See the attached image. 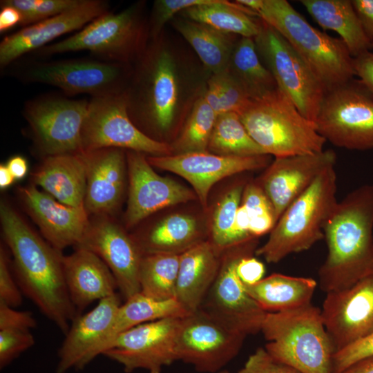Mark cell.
<instances>
[{"instance_id": "cell-1", "label": "cell", "mask_w": 373, "mask_h": 373, "mask_svg": "<svg viewBox=\"0 0 373 373\" xmlns=\"http://www.w3.org/2000/svg\"><path fill=\"white\" fill-rule=\"evenodd\" d=\"M0 221L12 258V268L23 294L66 334L78 313L66 288L64 255L4 201L0 204Z\"/></svg>"}, {"instance_id": "cell-2", "label": "cell", "mask_w": 373, "mask_h": 373, "mask_svg": "<svg viewBox=\"0 0 373 373\" xmlns=\"http://www.w3.org/2000/svg\"><path fill=\"white\" fill-rule=\"evenodd\" d=\"M323 232L327 256L318 271L323 291L348 288L373 271V184L337 202Z\"/></svg>"}, {"instance_id": "cell-3", "label": "cell", "mask_w": 373, "mask_h": 373, "mask_svg": "<svg viewBox=\"0 0 373 373\" xmlns=\"http://www.w3.org/2000/svg\"><path fill=\"white\" fill-rule=\"evenodd\" d=\"M311 68L327 93L353 79V57L341 39L313 27L286 0H260L256 12Z\"/></svg>"}, {"instance_id": "cell-4", "label": "cell", "mask_w": 373, "mask_h": 373, "mask_svg": "<svg viewBox=\"0 0 373 373\" xmlns=\"http://www.w3.org/2000/svg\"><path fill=\"white\" fill-rule=\"evenodd\" d=\"M267 352L300 373H332L336 352L321 309L309 304L267 313L261 331Z\"/></svg>"}, {"instance_id": "cell-5", "label": "cell", "mask_w": 373, "mask_h": 373, "mask_svg": "<svg viewBox=\"0 0 373 373\" xmlns=\"http://www.w3.org/2000/svg\"><path fill=\"white\" fill-rule=\"evenodd\" d=\"M238 115L252 139L275 157L318 153L327 142L278 87L251 97Z\"/></svg>"}, {"instance_id": "cell-6", "label": "cell", "mask_w": 373, "mask_h": 373, "mask_svg": "<svg viewBox=\"0 0 373 373\" xmlns=\"http://www.w3.org/2000/svg\"><path fill=\"white\" fill-rule=\"evenodd\" d=\"M334 167L324 170L283 213L266 242L255 254L277 263L324 238V227L337 200Z\"/></svg>"}, {"instance_id": "cell-7", "label": "cell", "mask_w": 373, "mask_h": 373, "mask_svg": "<svg viewBox=\"0 0 373 373\" xmlns=\"http://www.w3.org/2000/svg\"><path fill=\"white\" fill-rule=\"evenodd\" d=\"M254 39L277 87L305 117L315 123L327 93L322 83L288 41L262 20Z\"/></svg>"}, {"instance_id": "cell-8", "label": "cell", "mask_w": 373, "mask_h": 373, "mask_svg": "<svg viewBox=\"0 0 373 373\" xmlns=\"http://www.w3.org/2000/svg\"><path fill=\"white\" fill-rule=\"evenodd\" d=\"M144 28L137 8L106 12L73 35L37 50L41 55L87 50L110 62H125L142 49Z\"/></svg>"}, {"instance_id": "cell-9", "label": "cell", "mask_w": 373, "mask_h": 373, "mask_svg": "<svg viewBox=\"0 0 373 373\" xmlns=\"http://www.w3.org/2000/svg\"><path fill=\"white\" fill-rule=\"evenodd\" d=\"M319 134L339 148H373V96L358 82L328 91L315 122Z\"/></svg>"}, {"instance_id": "cell-10", "label": "cell", "mask_w": 373, "mask_h": 373, "mask_svg": "<svg viewBox=\"0 0 373 373\" xmlns=\"http://www.w3.org/2000/svg\"><path fill=\"white\" fill-rule=\"evenodd\" d=\"M81 151L127 149L151 156L172 155L171 146L153 139L131 119L124 91L89 101L81 133Z\"/></svg>"}, {"instance_id": "cell-11", "label": "cell", "mask_w": 373, "mask_h": 373, "mask_svg": "<svg viewBox=\"0 0 373 373\" xmlns=\"http://www.w3.org/2000/svg\"><path fill=\"white\" fill-rule=\"evenodd\" d=\"M247 336L199 309L180 318L175 338L178 361L202 373H216L240 351Z\"/></svg>"}, {"instance_id": "cell-12", "label": "cell", "mask_w": 373, "mask_h": 373, "mask_svg": "<svg viewBox=\"0 0 373 373\" xmlns=\"http://www.w3.org/2000/svg\"><path fill=\"white\" fill-rule=\"evenodd\" d=\"M254 239L223 252L217 276L200 307L247 336L261 331L267 314L247 293L236 271L239 260L252 256Z\"/></svg>"}, {"instance_id": "cell-13", "label": "cell", "mask_w": 373, "mask_h": 373, "mask_svg": "<svg viewBox=\"0 0 373 373\" xmlns=\"http://www.w3.org/2000/svg\"><path fill=\"white\" fill-rule=\"evenodd\" d=\"M89 101L46 96L26 103L23 114L45 156L82 151L81 133Z\"/></svg>"}, {"instance_id": "cell-14", "label": "cell", "mask_w": 373, "mask_h": 373, "mask_svg": "<svg viewBox=\"0 0 373 373\" xmlns=\"http://www.w3.org/2000/svg\"><path fill=\"white\" fill-rule=\"evenodd\" d=\"M180 318H166L143 323L119 334L102 355L131 373L143 369L161 373L178 361L175 338Z\"/></svg>"}, {"instance_id": "cell-15", "label": "cell", "mask_w": 373, "mask_h": 373, "mask_svg": "<svg viewBox=\"0 0 373 373\" xmlns=\"http://www.w3.org/2000/svg\"><path fill=\"white\" fill-rule=\"evenodd\" d=\"M120 63L70 59L37 64L26 73L30 82L61 89L67 95L88 94L92 97L122 93Z\"/></svg>"}, {"instance_id": "cell-16", "label": "cell", "mask_w": 373, "mask_h": 373, "mask_svg": "<svg viewBox=\"0 0 373 373\" xmlns=\"http://www.w3.org/2000/svg\"><path fill=\"white\" fill-rule=\"evenodd\" d=\"M144 58L136 95L124 93L128 111H139L156 128L166 131L173 122L178 97L175 63L166 50L151 51Z\"/></svg>"}, {"instance_id": "cell-17", "label": "cell", "mask_w": 373, "mask_h": 373, "mask_svg": "<svg viewBox=\"0 0 373 373\" xmlns=\"http://www.w3.org/2000/svg\"><path fill=\"white\" fill-rule=\"evenodd\" d=\"M321 309L336 352L372 334L373 271L348 288L326 294Z\"/></svg>"}, {"instance_id": "cell-18", "label": "cell", "mask_w": 373, "mask_h": 373, "mask_svg": "<svg viewBox=\"0 0 373 373\" xmlns=\"http://www.w3.org/2000/svg\"><path fill=\"white\" fill-rule=\"evenodd\" d=\"M75 247L99 256L113 274L125 300L140 292L139 270L142 252L135 239L108 216L95 217Z\"/></svg>"}, {"instance_id": "cell-19", "label": "cell", "mask_w": 373, "mask_h": 373, "mask_svg": "<svg viewBox=\"0 0 373 373\" xmlns=\"http://www.w3.org/2000/svg\"><path fill=\"white\" fill-rule=\"evenodd\" d=\"M147 160L152 166L186 180L204 207L211 187L217 182L237 173L266 168L270 164L269 155L224 156L208 151L149 156Z\"/></svg>"}, {"instance_id": "cell-20", "label": "cell", "mask_w": 373, "mask_h": 373, "mask_svg": "<svg viewBox=\"0 0 373 373\" xmlns=\"http://www.w3.org/2000/svg\"><path fill=\"white\" fill-rule=\"evenodd\" d=\"M126 160L129 186L124 219L127 227L167 207L196 198L188 187L158 175L144 153L130 151Z\"/></svg>"}, {"instance_id": "cell-21", "label": "cell", "mask_w": 373, "mask_h": 373, "mask_svg": "<svg viewBox=\"0 0 373 373\" xmlns=\"http://www.w3.org/2000/svg\"><path fill=\"white\" fill-rule=\"evenodd\" d=\"M336 162V154L332 149L275 157L257 182L274 207L276 222L324 170L334 167Z\"/></svg>"}, {"instance_id": "cell-22", "label": "cell", "mask_w": 373, "mask_h": 373, "mask_svg": "<svg viewBox=\"0 0 373 373\" xmlns=\"http://www.w3.org/2000/svg\"><path fill=\"white\" fill-rule=\"evenodd\" d=\"M117 294L99 300L84 314H78L71 322L58 351L56 373L71 369L83 370L101 350L121 305Z\"/></svg>"}, {"instance_id": "cell-23", "label": "cell", "mask_w": 373, "mask_h": 373, "mask_svg": "<svg viewBox=\"0 0 373 373\" xmlns=\"http://www.w3.org/2000/svg\"><path fill=\"white\" fill-rule=\"evenodd\" d=\"M107 12V1L82 0L69 10L4 37L0 43L1 67L9 65L28 52L39 50L61 35L82 29Z\"/></svg>"}, {"instance_id": "cell-24", "label": "cell", "mask_w": 373, "mask_h": 373, "mask_svg": "<svg viewBox=\"0 0 373 373\" xmlns=\"http://www.w3.org/2000/svg\"><path fill=\"white\" fill-rule=\"evenodd\" d=\"M19 193L26 212L53 247L61 251L80 243L90 221L84 207L64 204L34 184L21 187Z\"/></svg>"}, {"instance_id": "cell-25", "label": "cell", "mask_w": 373, "mask_h": 373, "mask_svg": "<svg viewBox=\"0 0 373 373\" xmlns=\"http://www.w3.org/2000/svg\"><path fill=\"white\" fill-rule=\"evenodd\" d=\"M80 152L86 165L84 208L95 217H109L117 209L125 187L127 160L123 149Z\"/></svg>"}, {"instance_id": "cell-26", "label": "cell", "mask_w": 373, "mask_h": 373, "mask_svg": "<svg viewBox=\"0 0 373 373\" xmlns=\"http://www.w3.org/2000/svg\"><path fill=\"white\" fill-rule=\"evenodd\" d=\"M63 269L70 299L78 314L95 300L116 294V280L104 262L82 247L63 256Z\"/></svg>"}, {"instance_id": "cell-27", "label": "cell", "mask_w": 373, "mask_h": 373, "mask_svg": "<svg viewBox=\"0 0 373 373\" xmlns=\"http://www.w3.org/2000/svg\"><path fill=\"white\" fill-rule=\"evenodd\" d=\"M202 240L180 255L175 299L188 314L201 307L218 273L221 255Z\"/></svg>"}, {"instance_id": "cell-28", "label": "cell", "mask_w": 373, "mask_h": 373, "mask_svg": "<svg viewBox=\"0 0 373 373\" xmlns=\"http://www.w3.org/2000/svg\"><path fill=\"white\" fill-rule=\"evenodd\" d=\"M32 180L59 202L84 207L86 165L82 152L45 157Z\"/></svg>"}, {"instance_id": "cell-29", "label": "cell", "mask_w": 373, "mask_h": 373, "mask_svg": "<svg viewBox=\"0 0 373 373\" xmlns=\"http://www.w3.org/2000/svg\"><path fill=\"white\" fill-rule=\"evenodd\" d=\"M311 17L325 30L338 33L352 57L370 50L373 42L368 38L349 0H301Z\"/></svg>"}, {"instance_id": "cell-30", "label": "cell", "mask_w": 373, "mask_h": 373, "mask_svg": "<svg viewBox=\"0 0 373 373\" xmlns=\"http://www.w3.org/2000/svg\"><path fill=\"white\" fill-rule=\"evenodd\" d=\"M317 285L312 278L273 274L256 284L244 286L264 311L274 313L311 304Z\"/></svg>"}, {"instance_id": "cell-31", "label": "cell", "mask_w": 373, "mask_h": 373, "mask_svg": "<svg viewBox=\"0 0 373 373\" xmlns=\"http://www.w3.org/2000/svg\"><path fill=\"white\" fill-rule=\"evenodd\" d=\"M189 20L205 24L226 34L254 38L260 31L262 20L247 8L225 0L188 8L182 12Z\"/></svg>"}, {"instance_id": "cell-32", "label": "cell", "mask_w": 373, "mask_h": 373, "mask_svg": "<svg viewBox=\"0 0 373 373\" xmlns=\"http://www.w3.org/2000/svg\"><path fill=\"white\" fill-rule=\"evenodd\" d=\"M135 239L142 254L155 252L181 254L204 240L196 220L185 214L169 216L143 237Z\"/></svg>"}, {"instance_id": "cell-33", "label": "cell", "mask_w": 373, "mask_h": 373, "mask_svg": "<svg viewBox=\"0 0 373 373\" xmlns=\"http://www.w3.org/2000/svg\"><path fill=\"white\" fill-rule=\"evenodd\" d=\"M173 25L213 74L228 68L236 44L229 34L189 19L176 20Z\"/></svg>"}, {"instance_id": "cell-34", "label": "cell", "mask_w": 373, "mask_h": 373, "mask_svg": "<svg viewBox=\"0 0 373 373\" xmlns=\"http://www.w3.org/2000/svg\"><path fill=\"white\" fill-rule=\"evenodd\" d=\"M188 314L176 299L160 300L137 293L120 305L101 354L115 336L127 329L143 323L166 318H182Z\"/></svg>"}, {"instance_id": "cell-35", "label": "cell", "mask_w": 373, "mask_h": 373, "mask_svg": "<svg viewBox=\"0 0 373 373\" xmlns=\"http://www.w3.org/2000/svg\"><path fill=\"white\" fill-rule=\"evenodd\" d=\"M260 58L254 38L241 37L235 44L228 66L251 97L277 88L273 75Z\"/></svg>"}, {"instance_id": "cell-36", "label": "cell", "mask_w": 373, "mask_h": 373, "mask_svg": "<svg viewBox=\"0 0 373 373\" xmlns=\"http://www.w3.org/2000/svg\"><path fill=\"white\" fill-rule=\"evenodd\" d=\"M180 255L164 252L143 254L139 270L140 292L156 300L175 299Z\"/></svg>"}, {"instance_id": "cell-37", "label": "cell", "mask_w": 373, "mask_h": 373, "mask_svg": "<svg viewBox=\"0 0 373 373\" xmlns=\"http://www.w3.org/2000/svg\"><path fill=\"white\" fill-rule=\"evenodd\" d=\"M208 149L224 156H256L267 155L249 134L240 115L228 112L218 116Z\"/></svg>"}, {"instance_id": "cell-38", "label": "cell", "mask_w": 373, "mask_h": 373, "mask_svg": "<svg viewBox=\"0 0 373 373\" xmlns=\"http://www.w3.org/2000/svg\"><path fill=\"white\" fill-rule=\"evenodd\" d=\"M217 117L203 96L198 98L181 134L171 145L173 154L207 151Z\"/></svg>"}, {"instance_id": "cell-39", "label": "cell", "mask_w": 373, "mask_h": 373, "mask_svg": "<svg viewBox=\"0 0 373 373\" xmlns=\"http://www.w3.org/2000/svg\"><path fill=\"white\" fill-rule=\"evenodd\" d=\"M244 188L243 185L238 184L229 190L214 211L209 241L221 253L233 247L231 233Z\"/></svg>"}, {"instance_id": "cell-40", "label": "cell", "mask_w": 373, "mask_h": 373, "mask_svg": "<svg viewBox=\"0 0 373 373\" xmlns=\"http://www.w3.org/2000/svg\"><path fill=\"white\" fill-rule=\"evenodd\" d=\"M82 0H3L1 5L16 8L21 15L19 25L28 26L77 6Z\"/></svg>"}, {"instance_id": "cell-41", "label": "cell", "mask_w": 373, "mask_h": 373, "mask_svg": "<svg viewBox=\"0 0 373 373\" xmlns=\"http://www.w3.org/2000/svg\"><path fill=\"white\" fill-rule=\"evenodd\" d=\"M212 77L219 88L224 113L235 112L238 114L251 98L249 93L228 68L213 74Z\"/></svg>"}, {"instance_id": "cell-42", "label": "cell", "mask_w": 373, "mask_h": 373, "mask_svg": "<svg viewBox=\"0 0 373 373\" xmlns=\"http://www.w3.org/2000/svg\"><path fill=\"white\" fill-rule=\"evenodd\" d=\"M35 343L30 331L0 330V368L8 366Z\"/></svg>"}, {"instance_id": "cell-43", "label": "cell", "mask_w": 373, "mask_h": 373, "mask_svg": "<svg viewBox=\"0 0 373 373\" xmlns=\"http://www.w3.org/2000/svg\"><path fill=\"white\" fill-rule=\"evenodd\" d=\"M23 293L15 276L6 250L0 248V304L11 307L21 305Z\"/></svg>"}, {"instance_id": "cell-44", "label": "cell", "mask_w": 373, "mask_h": 373, "mask_svg": "<svg viewBox=\"0 0 373 373\" xmlns=\"http://www.w3.org/2000/svg\"><path fill=\"white\" fill-rule=\"evenodd\" d=\"M216 0H158L154 3L152 19L151 34L156 37L163 26L175 14L185 9L200 5L209 4Z\"/></svg>"}, {"instance_id": "cell-45", "label": "cell", "mask_w": 373, "mask_h": 373, "mask_svg": "<svg viewBox=\"0 0 373 373\" xmlns=\"http://www.w3.org/2000/svg\"><path fill=\"white\" fill-rule=\"evenodd\" d=\"M372 356H373V332L336 352L334 356L332 373H341L354 363Z\"/></svg>"}, {"instance_id": "cell-46", "label": "cell", "mask_w": 373, "mask_h": 373, "mask_svg": "<svg viewBox=\"0 0 373 373\" xmlns=\"http://www.w3.org/2000/svg\"><path fill=\"white\" fill-rule=\"evenodd\" d=\"M238 373H300L274 358L265 349L258 348L247 358Z\"/></svg>"}, {"instance_id": "cell-47", "label": "cell", "mask_w": 373, "mask_h": 373, "mask_svg": "<svg viewBox=\"0 0 373 373\" xmlns=\"http://www.w3.org/2000/svg\"><path fill=\"white\" fill-rule=\"evenodd\" d=\"M241 204L247 210L250 218L267 213L275 215L271 202L260 184L256 182L245 186Z\"/></svg>"}, {"instance_id": "cell-48", "label": "cell", "mask_w": 373, "mask_h": 373, "mask_svg": "<svg viewBox=\"0 0 373 373\" xmlns=\"http://www.w3.org/2000/svg\"><path fill=\"white\" fill-rule=\"evenodd\" d=\"M36 326L37 321L32 312L0 304V330L30 331Z\"/></svg>"}, {"instance_id": "cell-49", "label": "cell", "mask_w": 373, "mask_h": 373, "mask_svg": "<svg viewBox=\"0 0 373 373\" xmlns=\"http://www.w3.org/2000/svg\"><path fill=\"white\" fill-rule=\"evenodd\" d=\"M236 271L244 285H251L257 283L264 278L265 267L264 264L256 258L247 256L238 262Z\"/></svg>"}, {"instance_id": "cell-50", "label": "cell", "mask_w": 373, "mask_h": 373, "mask_svg": "<svg viewBox=\"0 0 373 373\" xmlns=\"http://www.w3.org/2000/svg\"><path fill=\"white\" fill-rule=\"evenodd\" d=\"M355 75L373 96V52L366 51L353 58Z\"/></svg>"}, {"instance_id": "cell-51", "label": "cell", "mask_w": 373, "mask_h": 373, "mask_svg": "<svg viewBox=\"0 0 373 373\" xmlns=\"http://www.w3.org/2000/svg\"><path fill=\"white\" fill-rule=\"evenodd\" d=\"M352 3L364 32L373 42V0H353Z\"/></svg>"}, {"instance_id": "cell-52", "label": "cell", "mask_w": 373, "mask_h": 373, "mask_svg": "<svg viewBox=\"0 0 373 373\" xmlns=\"http://www.w3.org/2000/svg\"><path fill=\"white\" fill-rule=\"evenodd\" d=\"M0 32H3L17 24H20L21 15L14 7L1 5Z\"/></svg>"}, {"instance_id": "cell-53", "label": "cell", "mask_w": 373, "mask_h": 373, "mask_svg": "<svg viewBox=\"0 0 373 373\" xmlns=\"http://www.w3.org/2000/svg\"><path fill=\"white\" fill-rule=\"evenodd\" d=\"M15 180L23 178L28 171L26 159L20 155L12 157L6 164Z\"/></svg>"}, {"instance_id": "cell-54", "label": "cell", "mask_w": 373, "mask_h": 373, "mask_svg": "<svg viewBox=\"0 0 373 373\" xmlns=\"http://www.w3.org/2000/svg\"><path fill=\"white\" fill-rule=\"evenodd\" d=\"M341 373H373V356L354 363Z\"/></svg>"}, {"instance_id": "cell-55", "label": "cell", "mask_w": 373, "mask_h": 373, "mask_svg": "<svg viewBox=\"0 0 373 373\" xmlns=\"http://www.w3.org/2000/svg\"><path fill=\"white\" fill-rule=\"evenodd\" d=\"M15 180V178L6 164L0 165V188L2 189L10 186Z\"/></svg>"}, {"instance_id": "cell-56", "label": "cell", "mask_w": 373, "mask_h": 373, "mask_svg": "<svg viewBox=\"0 0 373 373\" xmlns=\"http://www.w3.org/2000/svg\"><path fill=\"white\" fill-rule=\"evenodd\" d=\"M216 373H229V372L226 370H222Z\"/></svg>"}, {"instance_id": "cell-57", "label": "cell", "mask_w": 373, "mask_h": 373, "mask_svg": "<svg viewBox=\"0 0 373 373\" xmlns=\"http://www.w3.org/2000/svg\"><path fill=\"white\" fill-rule=\"evenodd\" d=\"M372 48H373V46H372Z\"/></svg>"}]
</instances>
